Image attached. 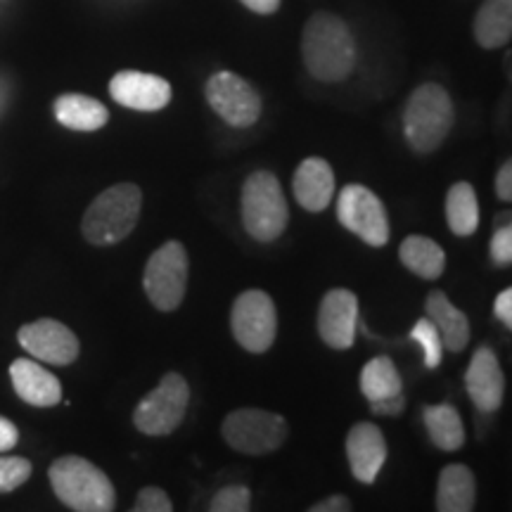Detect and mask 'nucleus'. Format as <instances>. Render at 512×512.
I'll return each instance as SVG.
<instances>
[{
  "label": "nucleus",
  "mask_w": 512,
  "mask_h": 512,
  "mask_svg": "<svg viewBox=\"0 0 512 512\" xmlns=\"http://www.w3.org/2000/svg\"><path fill=\"white\" fill-rule=\"evenodd\" d=\"M302 60L306 72L323 83H339L356 67V41L342 17L316 12L302 34Z\"/></svg>",
  "instance_id": "obj_1"
},
{
  "label": "nucleus",
  "mask_w": 512,
  "mask_h": 512,
  "mask_svg": "<svg viewBox=\"0 0 512 512\" xmlns=\"http://www.w3.org/2000/svg\"><path fill=\"white\" fill-rule=\"evenodd\" d=\"M456 110L439 83H422L403 107V138L418 155H430L451 133Z\"/></svg>",
  "instance_id": "obj_2"
},
{
  "label": "nucleus",
  "mask_w": 512,
  "mask_h": 512,
  "mask_svg": "<svg viewBox=\"0 0 512 512\" xmlns=\"http://www.w3.org/2000/svg\"><path fill=\"white\" fill-rule=\"evenodd\" d=\"M55 496L76 512H110L117 505V491L110 477L79 456L57 458L48 470Z\"/></svg>",
  "instance_id": "obj_3"
},
{
  "label": "nucleus",
  "mask_w": 512,
  "mask_h": 512,
  "mask_svg": "<svg viewBox=\"0 0 512 512\" xmlns=\"http://www.w3.org/2000/svg\"><path fill=\"white\" fill-rule=\"evenodd\" d=\"M143 192L136 183H117L95 197L81 221V233L91 245L107 247L126 240L138 226Z\"/></svg>",
  "instance_id": "obj_4"
},
{
  "label": "nucleus",
  "mask_w": 512,
  "mask_h": 512,
  "mask_svg": "<svg viewBox=\"0 0 512 512\" xmlns=\"http://www.w3.org/2000/svg\"><path fill=\"white\" fill-rule=\"evenodd\" d=\"M290 209L283 185L271 171H254L242 185V223L249 238L273 242L285 233Z\"/></svg>",
  "instance_id": "obj_5"
},
{
  "label": "nucleus",
  "mask_w": 512,
  "mask_h": 512,
  "mask_svg": "<svg viewBox=\"0 0 512 512\" xmlns=\"http://www.w3.org/2000/svg\"><path fill=\"white\" fill-rule=\"evenodd\" d=\"M221 434L233 451L245 456H266L285 444L290 425L283 415L264 408H238L223 420Z\"/></svg>",
  "instance_id": "obj_6"
},
{
  "label": "nucleus",
  "mask_w": 512,
  "mask_h": 512,
  "mask_svg": "<svg viewBox=\"0 0 512 512\" xmlns=\"http://www.w3.org/2000/svg\"><path fill=\"white\" fill-rule=\"evenodd\" d=\"M188 271V252L178 240L164 242L147 259L143 287L155 309L169 313L181 306L185 290H188Z\"/></svg>",
  "instance_id": "obj_7"
},
{
  "label": "nucleus",
  "mask_w": 512,
  "mask_h": 512,
  "mask_svg": "<svg viewBox=\"0 0 512 512\" xmlns=\"http://www.w3.org/2000/svg\"><path fill=\"white\" fill-rule=\"evenodd\" d=\"M190 406V387L183 375L166 373L162 382L138 403L133 425L147 437H166L181 425Z\"/></svg>",
  "instance_id": "obj_8"
},
{
  "label": "nucleus",
  "mask_w": 512,
  "mask_h": 512,
  "mask_svg": "<svg viewBox=\"0 0 512 512\" xmlns=\"http://www.w3.org/2000/svg\"><path fill=\"white\" fill-rule=\"evenodd\" d=\"M230 330L235 342L249 354H264L278 335V313L271 294L264 290H245L230 309Z\"/></svg>",
  "instance_id": "obj_9"
},
{
  "label": "nucleus",
  "mask_w": 512,
  "mask_h": 512,
  "mask_svg": "<svg viewBox=\"0 0 512 512\" xmlns=\"http://www.w3.org/2000/svg\"><path fill=\"white\" fill-rule=\"evenodd\" d=\"M337 219L370 247H384L389 242L387 209L366 185L351 183L342 188L337 200Z\"/></svg>",
  "instance_id": "obj_10"
},
{
  "label": "nucleus",
  "mask_w": 512,
  "mask_h": 512,
  "mask_svg": "<svg viewBox=\"0 0 512 512\" xmlns=\"http://www.w3.org/2000/svg\"><path fill=\"white\" fill-rule=\"evenodd\" d=\"M204 95H207L211 110L235 128H249L256 124L261 110H264L259 91L233 72H216L209 76Z\"/></svg>",
  "instance_id": "obj_11"
},
{
  "label": "nucleus",
  "mask_w": 512,
  "mask_h": 512,
  "mask_svg": "<svg viewBox=\"0 0 512 512\" xmlns=\"http://www.w3.org/2000/svg\"><path fill=\"white\" fill-rule=\"evenodd\" d=\"M17 339L24 351H29L38 361L50 363V366H72L81 351L79 337L67 325L53 318H41L22 325Z\"/></svg>",
  "instance_id": "obj_12"
},
{
  "label": "nucleus",
  "mask_w": 512,
  "mask_h": 512,
  "mask_svg": "<svg viewBox=\"0 0 512 512\" xmlns=\"http://www.w3.org/2000/svg\"><path fill=\"white\" fill-rule=\"evenodd\" d=\"M358 297L351 290L335 287L325 292L318 306V335L330 349L347 351L356 342Z\"/></svg>",
  "instance_id": "obj_13"
},
{
  "label": "nucleus",
  "mask_w": 512,
  "mask_h": 512,
  "mask_svg": "<svg viewBox=\"0 0 512 512\" xmlns=\"http://www.w3.org/2000/svg\"><path fill=\"white\" fill-rule=\"evenodd\" d=\"M465 389L479 413H496L505 399V375L496 351L479 347L465 370Z\"/></svg>",
  "instance_id": "obj_14"
},
{
  "label": "nucleus",
  "mask_w": 512,
  "mask_h": 512,
  "mask_svg": "<svg viewBox=\"0 0 512 512\" xmlns=\"http://www.w3.org/2000/svg\"><path fill=\"white\" fill-rule=\"evenodd\" d=\"M110 95L114 102L128 110L157 112L171 102V83L162 76L128 69L110 81Z\"/></svg>",
  "instance_id": "obj_15"
},
{
  "label": "nucleus",
  "mask_w": 512,
  "mask_h": 512,
  "mask_svg": "<svg viewBox=\"0 0 512 512\" xmlns=\"http://www.w3.org/2000/svg\"><path fill=\"white\" fill-rule=\"evenodd\" d=\"M347 458L351 475L361 484H373L387 463V439L373 422H356L347 434Z\"/></svg>",
  "instance_id": "obj_16"
},
{
  "label": "nucleus",
  "mask_w": 512,
  "mask_h": 512,
  "mask_svg": "<svg viewBox=\"0 0 512 512\" xmlns=\"http://www.w3.org/2000/svg\"><path fill=\"white\" fill-rule=\"evenodd\" d=\"M292 190L306 211L320 214L335 197V171L323 157H306L294 171Z\"/></svg>",
  "instance_id": "obj_17"
},
{
  "label": "nucleus",
  "mask_w": 512,
  "mask_h": 512,
  "mask_svg": "<svg viewBox=\"0 0 512 512\" xmlns=\"http://www.w3.org/2000/svg\"><path fill=\"white\" fill-rule=\"evenodd\" d=\"M12 387L22 401L36 408H50L62 401V384L57 377L29 358H17L10 366Z\"/></svg>",
  "instance_id": "obj_18"
},
{
  "label": "nucleus",
  "mask_w": 512,
  "mask_h": 512,
  "mask_svg": "<svg viewBox=\"0 0 512 512\" xmlns=\"http://www.w3.org/2000/svg\"><path fill=\"white\" fill-rule=\"evenodd\" d=\"M425 313L437 325L446 351H453V354L465 351L467 344H470V320H467V316L458 306H453V302L444 292L434 290L427 294Z\"/></svg>",
  "instance_id": "obj_19"
},
{
  "label": "nucleus",
  "mask_w": 512,
  "mask_h": 512,
  "mask_svg": "<svg viewBox=\"0 0 512 512\" xmlns=\"http://www.w3.org/2000/svg\"><path fill=\"white\" fill-rule=\"evenodd\" d=\"M477 503V482L472 470L463 463H451L439 472L437 510L470 512Z\"/></svg>",
  "instance_id": "obj_20"
},
{
  "label": "nucleus",
  "mask_w": 512,
  "mask_h": 512,
  "mask_svg": "<svg viewBox=\"0 0 512 512\" xmlns=\"http://www.w3.org/2000/svg\"><path fill=\"white\" fill-rule=\"evenodd\" d=\"M472 31L484 50L508 46L512 41V0H484L475 15Z\"/></svg>",
  "instance_id": "obj_21"
},
{
  "label": "nucleus",
  "mask_w": 512,
  "mask_h": 512,
  "mask_svg": "<svg viewBox=\"0 0 512 512\" xmlns=\"http://www.w3.org/2000/svg\"><path fill=\"white\" fill-rule=\"evenodd\" d=\"M55 119L57 124L64 128H72V131H100L102 126L110 119V112L102 105L100 100L88 98V95L79 93H67L60 95L55 100Z\"/></svg>",
  "instance_id": "obj_22"
},
{
  "label": "nucleus",
  "mask_w": 512,
  "mask_h": 512,
  "mask_svg": "<svg viewBox=\"0 0 512 512\" xmlns=\"http://www.w3.org/2000/svg\"><path fill=\"white\" fill-rule=\"evenodd\" d=\"M399 259L422 280H437L446 271V252L427 235H408L399 247Z\"/></svg>",
  "instance_id": "obj_23"
},
{
  "label": "nucleus",
  "mask_w": 512,
  "mask_h": 512,
  "mask_svg": "<svg viewBox=\"0 0 512 512\" xmlns=\"http://www.w3.org/2000/svg\"><path fill=\"white\" fill-rule=\"evenodd\" d=\"M422 422H425L427 434L434 448L439 451L453 453L465 444V425L463 418L451 403H434L422 411Z\"/></svg>",
  "instance_id": "obj_24"
},
{
  "label": "nucleus",
  "mask_w": 512,
  "mask_h": 512,
  "mask_svg": "<svg viewBox=\"0 0 512 512\" xmlns=\"http://www.w3.org/2000/svg\"><path fill=\"white\" fill-rule=\"evenodd\" d=\"M446 223L453 235L470 238L479 228V200L470 183L460 181L451 185L446 195Z\"/></svg>",
  "instance_id": "obj_25"
},
{
  "label": "nucleus",
  "mask_w": 512,
  "mask_h": 512,
  "mask_svg": "<svg viewBox=\"0 0 512 512\" xmlns=\"http://www.w3.org/2000/svg\"><path fill=\"white\" fill-rule=\"evenodd\" d=\"M361 394L368 403L403 394V380L389 356H375L361 370Z\"/></svg>",
  "instance_id": "obj_26"
},
{
  "label": "nucleus",
  "mask_w": 512,
  "mask_h": 512,
  "mask_svg": "<svg viewBox=\"0 0 512 512\" xmlns=\"http://www.w3.org/2000/svg\"><path fill=\"white\" fill-rule=\"evenodd\" d=\"M411 339L422 349V361H425L427 370H434L441 366V358H444V342H441V335L437 325L432 323L430 318L422 316L418 323L413 325Z\"/></svg>",
  "instance_id": "obj_27"
},
{
  "label": "nucleus",
  "mask_w": 512,
  "mask_h": 512,
  "mask_svg": "<svg viewBox=\"0 0 512 512\" xmlns=\"http://www.w3.org/2000/svg\"><path fill=\"white\" fill-rule=\"evenodd\" d=\"M489 254L494 266H512V211H501V214H496Z\"/></svg>",
  "instance_id": "obj_28"
},
{
  "label": "nucleus",
  "mask_w": 512,
  "mask_h": 512,
  "mask_svg": "<svg viewBox=\"0 0 512 512\" xmlns=\"http://www.w3.org/2000/svg\"><path fill=\"white\" fill-rule=\"evenodd\" d=\"M252 508V491L242 484H228L211 498V512H247Z\"/></svg>",
  "instance_id": "obj_29"
},
{
  "label": "nucleus",
  "mask_w": 512,
  "mask_h": 512,
  "mask_svg": "<svg viewBox=\"0 0 512 512\" xmlns=\"http://www.w3.org/2000/svg\"><path fill=\"white\" fill-rule=\"evenodd\" d=\"M31 477V463L27 458L0 456V494H10Z\"/></svg>",
  "instance_id": "obj_30"
},
{
  "label": "nucleus",
  "mask_w": 512,
  "mask_h": 512,
  "mask_svg": "<svg viewBox=\"0 0 512 512\" xmlns=\"http://www.w3.org/2000/svg\"><path fill=\"white\" fill-rule=\"evenodd\" d=\"M133 510L136 512H171L174 510V503H171V498L166 496V491L159 489V486H145V489H140Z\"/></svg>",
  "instance_id": "obj_31"
},
{
  "label": "nucleus",
  "mask_w": 512,
  "mask_h": 512,
  "mask_svg": "<svg viewBox=\"0 0 512 512\" xmlns=\"http://www.w3.org/2000/svg\"><path fill=\"white\" fill-rule=\"evenodd\" d=\"M403 408H406V396L403 394H396V396H389V399L370 403V411H373L375 415H380V418H396V415L403 413Z\"/></svg>",
  "instance_id": "obj_32"
},
{
  "label": "nucleus",
  "mask_w": 512,
  "mask_h": 512,
  "mask_svg": "<svg viewBox=\"0 0 512 512\" xmlns=\"http://www.w3.org/2000/svg\"><path fill=\"white\" fill-rule=\"evenodd\" d=\"M496 195H498V200L512 204V157L508 159V162H503L501 169H498Z\"/></svg>",
  "instance_id": "obj_33"
},
{
  "label": "nucleus",
  "mask_w": 512,
  "mask_h": 512,
  "mask_svg": "<svg viewBox=\"0 0 512 512\" xmlns=\"http://www.w3.org/2000/svg\"><path fill=\"white\" fill-rule=\"evenodd\" d=\"M494 316L512 332V287L503 290L494 302Z\"/></svg>",
  "instance_id": "obj_34"
},
{
  "label": "nucleus",
  "mask_w": 512,
  "mask_h": 512,
  "mask_svg": "<svg viewBox=\"0 0 512 512\" xmlns=\"http://www.w3.org/2000/svg\"><path fill=\"white\" fill-rule=\"evenodd\" d=\"M17 441H19V430L12 425L8 418H3V415H0V453L15 448Z\"/></svg>",
  "instance_id": "obj_35"
},
{
  "label": "nucleus",
  "mask_w": 512,
  "mask_h": 512,
  "mask_svg": "<svg viewBox=\"0 0 512 512\" xmlns=\"http://www.w3.org/2000/svg\"><path fill=\"white\" fill-rule=\"evenodd\" d=\"M349 510H351V501L347 496H339V494L311 505V512H349Z\"/></svg>",
  "instance_id": "obj_36"
},
{
  "label": "nucleus",
  "mask_w": 512,
  "mask_h": 512,
  "mask_svg": "<svg viewBox=\"0 0 512 512\" xmlns=\"http://www.w3.org/2000/svg\"><path fill=\"white\" fill-rule=\"evenodd\" d=\"M240 3L256 15H273L280 8V0H240Z\"/></svg>",
  "instance_id": "obj_37"
}]
</instances>
